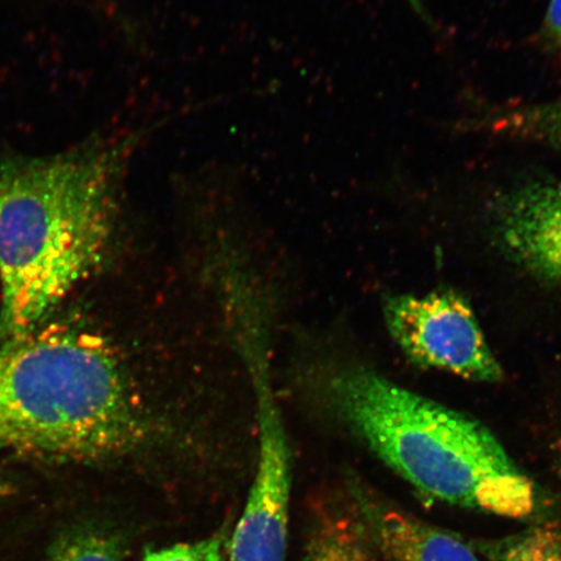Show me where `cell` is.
<instances>
[{
    "mask_svg": "<svg viewBox=\"0 0 561 561\" xmlns=\"http://www.w3.org/2000/svg\"><path fill=\"white\" fill-rule=\"evenodd\" d=\"M410 3L413 10L417 13L420 18H423L427 24H432V20L430 18V13L425 10L423 0H407Z\"/></svg>",
    "mask_w": 561,
    "mask_h": 561,
    "instance_id": "cell-15",
    "label": "cell"
},
{
    "mask_svg": "<svg viewBox=\"0 0 561 561\" xmlns=\"http://www.w3.org/2000/svg\"><path fill=\"white\" fill-rule=\"evenodd\" d=\"M256 473L240 522L228 542V561H285L289 535L291 450L272 391L256 394Z\"/></svg>",
    "mask_w": 561,
    "mask_h": 561,
    "instance_id": "cell-5",
    "label": "cell"
},
{
    "mask_svg": "<svg viewBox=\"0 0 561 561\" xmlns=\"http://www.w3.org/2000/svg\"><path fill=\"white\" fill-rule=\"evenodd\" d=\"M371 537L392 561H480L459 536L381 503H364Z\"/></svg>",
    "mask_w": 561,
    "mask_h": 561,
    "instance_id": "cell-7",
    "label": "cell"
},
{
    "mask_svg": "<svg viewBox=\"0 0 561 561\" xmlns=\"http://www.w3.org/2000/svg\"><path fill=\"white\" fill-rule=\"evenodd\" d=\"M48 561H122V547L108 533L73 530L54 545Z\"/></svg>",
    "mask_w": 561,
    "mask_h": 561,
    "instance_id": "cell-10",
    "label": "cell"
},
{
    "mask_svg": "<svg viewBox=\"0 0 561 561\" xmlns=\"http://www.w3.org/2000/svg\"><path fill=\"white\" fill-rule=\"evenodd\" d=\"M7 490H9V485H7V482L2 479V476H0V496L4 495Z\"/></svg>",
    "mask_w": 561,
    "mask_h": 561,
    "instance_id": "cell-16",
    "label": "cell"
},
{
    "mask_svg": "<svg viewBox=\"0 0 561 561\" xmlns=\"http://www.w3.org/2000/svg\"><path fill=\"white\" fill-rule=\"evenodd\" d=\"M131 145L94 136L0 159V343L45 322L114 240Z\"/></svg>",
    "mask_w": 561,
    "mask_h": 561,
    "instance_id": "cell-1",
    "label": "cell"
},
{
    "mask_svg": "<svg viewBox=\"0 0 561 561\" xmlns=\"http://www.w3.org/2000/svg\"><path fill=\"white\" fill-rule=\"evenodd\" d=\"M328 405L421 493L502 517L529 516L536 488L485 425L364 367L332 371Z\"/></svg>",
    "mask_w": 561,
    "mask_h": 561,
    "instance_id": "cell-3",
    "label": "cell"
},
{
    "mask_svg": "<svg viewBox=\"0 0 561 561\" xmlns=\"http://www.w3.org/2000/svg\"><path fill=\"white\" fill-rule=\"evenodd\" d=\"M227 542L226 533L220 531L201 541L149 551L142 561H226Z\"/></svg>",
    "mask_w": 561,
    "mask_h": 561,
    "instance_id": "cell-12",
    "label": "cell"
},
{
    "mask_svg": "<svg viewBox=\"0 0 561 561\" xmlns=\"http://www.w3.org/2000/svg\"><path fill=\"white\" fill-rule=\"evenodd\" d=\"M151 426L114 350L72 322L0 343V451L61 461L116 458Z\"/></svg>",
    "mask_w": 561,
    "mask_h": 561,
    "instance_id": "cell-2",
    "label": "cell"
},
{
    "mask_svg": "<svg viewBox=\"0 0 561 561\" xmlns=\"http://www.w3.org/2000/svg\"><path fill=\"white\" fill-rule=\"evenodd\" d=\"M388 331L413 363L476 382H500L501 364L490 350L472 307L460 294L392 296L383 307Z\"/></svg>",
    "mask_w": 561,
    "mask_h": 561,
    "instance_id": "cell-4",
    "label": "cell"
},
{
    "mask_svg": "<svg viewBox=\"0 0 561 561\" xmlns=\"http://www.w3.org/2000/svg\"><path fill=\"white\" fill-rule=\"evenodd\" d=\"M495 561H561V524L523 533L502 547Z\"/></svg>",
    "mask_w": 561,
    "mask_h": 561,
    "instance_id": "cell-11",
    "label": "cell"
},
{
    "mask_svg": "<svg viewBox=\"0 0 561 561\" xmlns=\"http://www.w3.org/2000/svg\"><path fill=\"white\" fill-rule=\"evenodd\" d=\"M473 125L493 135L546 146L561 152V100L510 105L488 112Z\"/></svg>",
    "mask_w": 561,
    "mask_h": 561,
    "instance_id": "cell-8",
    "label": "cell"
},
{
    "mask_svg": "<svg viewBox=\"0 0 561 561\" xmlns=\"http://www.w3.org/2000/svg\"><path fill=\"white\" fill-rule=\"evenodd\" d=\"M515 263L538 279L561 284V236L526 252Z\"/></svg>",
    "mask_w": 561,
    "mask_h": 561,
    "instance_id": "cell-13",
    "label": "cell"
},
{
    "mask_svg": "<svg viewBox=\"0 0 561 561\" xmlns=\"http://www.w3.org/2000/svg\"><path fill=\"white\" fill-rule=\"evenodd\" d=\"M539 38L547 50L561 55V0H551Z\"/></svg>",
    "mask_w": 561,
    "mask_h": 561,
    "instance_id": "cell-14",
    "label": "cell"
},
{
    "mask_svg": "<svg viewBox=\"0 0 561 561\" xmlns=\"http://www.w3.org/2000/svg\"><path fill=\"white\" fill-rule=\"evenodd\" d=\"M493 228L514 262L560 237L561 180H533L502 193L495 201Z\"/></svg>",
    "mask_w": 561,
    "mask_h": 561,
    "instance_id": "cell-6",
    "label": "cell"
},
{
    "mask_svg": "<svg viewBox=\"0 0 561 561\" xmlns=\"http://www.w3.org/2000/svg\"><path fill=\"white\" fill-rule=\"evenodd\" d=\"M305 561H370L362 533L353 523L334 520L316 533Z\"/></svg>",
    "mask_w": 561,
    "mask_h": 561,
    "instance_id": "cell-9",
    "label": "cell"
}]
</instances>
